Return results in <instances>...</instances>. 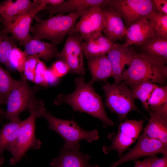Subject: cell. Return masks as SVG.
<instances>
[{
    "label": "cell",
    "instance_id": "1",
    "mask_svg": "<svg viewBox=\"0 0 167 167\" xmlns=\"http://www.w3.org/2000/svg\"><path fill=\"white\" fill-rule=\"evenodd\" d=\"M75 89L69 94H60L54 102L57 105L69 104L77 111L84 112L100 120L104 126H113V122L108 117L101 96L93 87V84L85 81L84 75L75 78Z\"/></svg>",
    "mask_w": 167,
    "mask_h": 167
},
{
    "label": "cell",
    "instance_id": "2",
    "mask_svg": "<svg viewBox=\"0 0 167 167\" xmlns=\"http://www.w3.org/2000/svg\"><path fill=\"white\" fill-rule=\"evenodd\" d=\"M128 65L121 82L128 87L145 82L166 84L167 66L156 63L135 50Z\"/></svg>",
    "mask_w": 167,
    "mask_h": 167
},
{
    "label": "cell",
    "instance_id": "3",
    "mask_svg": "<svg viewBox=\"0 0 167 167\" xmlns=\"http://www.w3.org/2000/svg\"><path fill=\"white\" fill-rule=\"evenodd\" d=\"M43 106L37 103L30 104L28 109L30 116L22 121L18 136L15 140L6 149L11 154L10 164L14 165L19 162L30 149H39L41 141L36 136L35 121L41 117Z\"/></svg>",
    "mask_w": 167,
    "mask_h": 167
},
{
    "label": "cell",
    "instance_id": "4",
    "mask_svg": "<svg viewBox=\"0 0 167 167\" xmlns=\"http://www.w3.org/2000/svg\"><path fill=\"white\" fill-rule=\"evenodd\" d=\"M86 10L50 17L45 20L35 23L32 26L30 32L36 39L49 40L57 45L74 31L77 20Z\"/></svg>",
    "mask_w": 167,
    "mask_h": 167
},
{
    "label": "cell",
    "instance_id": "5",
    "mask_svg": "<svg viewBox=\"0 0 167 167\" xmlns=\"http://www.w3.org/2000/svg\"><path fill=\"white\" fill-rule=\"evenodd\" d=\"M47 121L49 129L53 130L63 139L65 143L63 147L68 149L79 148V142L86 140L89 143L97 140L99 138L96 130L88 131L80 127L74 120H68L57 118L48 112L45 109L41 115Z\"/></svg>",
    "mask_w": 167,
    "mask_h": 167
},
{
    "label": "cell",
    "instance_id": "6",
    "mask_svg": "<svg viewBox=\"0 0 167 167\" xmlns=\"http://www.w3.org/2000/svg\"><path fill=\"white\" fill-rule=\"evenodd\" d=\"M102 87L105 106L118 115L120 121L126 119L131 111H135L143 114L135 105V99L127 85L122 82L113 84L106 83Z\"/></svg>",
    "mask_w": 167,
    "mask_h": 167
},
{
    "label": "cell",
    "instance_id": "7",
    "mask_svg": "<svg viewBox=\"0 0 167 167\" xmlns=\"http://www.w3.org/2000/svg\"><path fill=\"white\" fill-rule=\"evenodd\" d=\"M106 6L120 15L126 29L156 9L153 0H108Z\"/></svg>",
    "mask_w": 167,
    "mask_h": 167
},
{
    "label": "cell",
    "instance_id": "8",
    "mask_svg": "<svg viewBox=\"0 0 167 167\" xmlns=\"http://www.w3.org/2000/svg\"><path fill=\"white\" fill-rule=\"evenodd\" d=\"M21 75V79L17 81L7 100V109L4 117L10 121L20 120L19 114L28 109L29 102L35 96V91L29 86L23 73Z\"/></svg>",
    "mask_w": 167,
    "mask_h": 167
},
{
    "label": "cell",
    "instance_id": "9",
    "mask_svg": "<svg viewBox=\"0 0 167 167\" xmlns=\"http://www.w3.org/2000/svg\"><path fill=\"white\" fill-rule=\"evenodd\" d=\"M145 120V119L126 120L121 122L119 125L116 135L113 137L109 135L108 138L111 140L112 144L109 146H103V152L107 154L114 150L120 158L122 157L125 150L138 138L143 130Z\"/></svg>",
    "mask_w": 167,
    "mask_h": 167
},
{
    "label": "cell",
    "instance_id": "10",
    "mask_svg": "<svg viewBox=\"0 0 167 167\" xmlns=\"http://www.w3.org/2000/svg\"><path fill=\"white\" fill-rule=\"evenodd\" d=\"M83 42L80 35L73 31L68 35L63 48L57 57L67 64L70 71L79 75H84L85 72Z\"/></svg>",
    "mask_w": 167,
    "mask_h": 167
},
{
    "label": "cell",
    "instance_id": "11",
    "mask_svg": "<svg viewBox=\"0 0 167 167\" xmlns=\"http://www.w3.org/2000/svg\"><path fill=\"white\" fill-rule=\"evenodd\" d=\"M159 153L167 155V145L157 139L148 137L143 132L138 138L135 146L111 164L109 167H117L123 163L135 161L141 157H152Z\"/></svg>",
    "mask_w": 167,
    "mask_h": 167
},
{
    "label": "cell",
    "instance_id": "12",
    "mask_svg": "<svg viewBox=\"0 0 167 167\" xmlns=\"http://www.w3.org/2000/svg\"><path fill=\"white\" fill-rule=\"evenodd\" d=\"M105 25L102 9L98 6L90 7L82 14L76 23L74 32L85 41L98 33L102 32Z\"/></svg>",
    "mask_w": 167,
    "mask_h": 167
},
{
    "label": "cell",
    "instance_id": "13",
    "mask_svg": "<svg viewBox=\"0 0 167 167\" xmlns=\"http://www.w3.org/2000/svg\"><path fill=\"white\" fill-rule=\"evenodd\" d=\"M39 5L29 0H5L0 3V23L2 26L11 25Z\"/></svg>",
    "mask_w": 167,
    "mask_h": 167
},
{
    "label": "cell",
    "instance_id": "14",
    "mask_svg": "<svg viewBox=\"0 0 167 167\" xmlns=\"http://www.w3.org/2000/svg\"><path fill=\"white\" fill-rule=\"evenodd\" d=\"M135 50L131 46H126L123 44L116 43L107 54L112 68L114 83L122 81L125 66L129 64Z\"/></svg>",
    "mask_w": 167,
    "mask_h": 167
},
{
    "label": "cell",
    "instance_id": "15",
    "mask_svg": "<svg viewBox=\"0 0 167 167\" xmlns=\"http://www.w3.org/2000/svg\"><path fill=\"white\" fill-rule=\"evenodd\" d=\"M46 5L41 4L35 9L20 17L14 23L3 26L2 31L8 34L11 33L16 40L23 45L30 35V30L34 17L40 11L45 9Z\"/></svg>",
    "mask_w": 167,
    "mask_h": 167
},
{
    "label": "cell",
    "instance_id": "16",
    "mask_svg": "<svg viewBox=\"0 0 167 167\" xmlns=\"http://www.w3.org/2000/svg\"><path fill=\"white\" fill-rule=\"evenodd\" d=\"M156 36L152 25L147 17L140 19L126 29L125 41L126 46L141 45Z\"/></svg>",
    "mask_w": 167,
    "mask_h": 167
},
{
    "label": "cell",
    "instance_id": "17",
    "mask_svg": "<svg viewBox=\"0 0 167 167\" xmlns=\"http://www.w3.org/2000/svg\"><path fill=\"white\" fill-rule=\"evenodd\" d=\"M142 55L158 64H167V39L156 36L141 45H135Z\"/></svg>",
    "mask_w": 167,
    "mask_h": 167
},
{
    "label": "cell",
    "instance_id": "18",
    "mask_svg": "<svg viewBox=\"0 0 167 167\" xmlns=\"http://www.w3.org/2000/svg\"><path fill=\"white\" fill-rule=\"evenodd\" d=\"M91 157L81 152L79 149H68L62 147L60 154L49 163L52 167H100L97 164L90 165Z\"/></svg>",
    "mask_w": 167,
    "mask_h": 167
},
{
    "label": "cell",
    "instance_id": "19",
    "mask_svg": "<svg viewBox=\"0 0 167 167\" xmlns=\"http://www.w3.org/2000/svg\"><path fill=\"white\" fill-rule=\"evenodd\" d=\"M105 25L102 31L105 36L114 42L125 36L126 28L120 15L114 9L106 6L101 8Z\"/></svg>",
    "mask_w": 167,
    "mask_h": 167
},
{
    "label": "cell",
    "instance_id": "20",
    "mask_svg": "<svg viewBox=\"0 0 167 167\" xmlns=\"http://www.w3.org/2000/svg\"><path fill=\"white\" fill-rule=\"evenodd\" d=\"M24 51L28 57L30 56L41 58L45 61L57 58L59 52L56 45L36 39L31 35L23 43Z\"/></svg>",
    "mask_w": 167,
    "mask_h": 167
},
{
    "label": "cell",
    "instance_id": "21",
    "mask_svg": "<svg viewBox=\"0 0 167 167\" xmlns=\"http://www.w3.org/2000/svg\"><path fill=\"white\" fill-rule=\"evenodd\" d=\"M108 0H64L59 4L54 5H47L45 9L49 14V17L55 14L63 15L71 13L78 11L85 10L92 6L101 8L105 6Z\"/></svg>",
    "mask_w": 167,
    "mask_h": 167
},
{
    "label": "cell",
    "instance_id": "22",
    "mask_svg": "<svg viewBox=\"0 0 167 167\" xmlns=\"http://www.w3.org/2000/svg\"><path fill=\"white\" fill-rule=\"evenodd\" d=\"M91 75L89 82L92 84L97 81H106L112 76V68L106 54L85 57Z\"/></svg>",
    "mask_w": 167,
    "mask_h": 167
},
{
    "label": "cell",
    "instance_id": "23",
    "mask_svg": "<svg viewBox=\"0 0 167 167\" xmlns=\"http://www.w3.org/2000/svg\"><path fill=\"white\" fill-rule=\"evenodd\" d=\"M115 44L104 36L102 32L98 33L83 41L84 55L86 57L106 54Z\"/></svg>",
    "mask_w": 167,
    "mask_h": 167
},
{
    "label": "cell",
    "instance_id": "24",
    "mask_svg": "<svg viewBox=\"0 0 167 167\" xmlns=\"http://www.w3.org/2000/svg\"><path fill=\"white\" fill-rule=\"evenodd\" d=\"M149 113L150 118L143 132L148 137L157 139L167 145V119L152 111L149 110Z\"/></svg>",
    "mask_w": 167,
    "mask_h": 167
},
{
    "label": "cell",
    "instance_id": "25",
    "mask_svg": "<svg viewBox=\"0 0 167 167\" xmlns=\"http://www.w3.org/2000/svg\"><path fill=\"white\" fill-rule=\"evenodd\" d=\"M22 121H10L3 126L0 131V154L16 139Z\"/></svg>",
    "mask_w": 167,
    "mask_h": 167
},
{
    "label": "cell",
    "instance_id": "26",
    "mask_svg": "<svg viewBox=\"0 0 167 167\" xmlns=\"http://www.w3.org/2000/svg\"><path fill=\"white\" fill-rule=\"evenodd\" d=\"M159 86L154 83L145 82L131 86L130 88L135 99L140 101L144 109L149 112V100L154 89Z\"/></svg>",
    "mask_w": 167,
    "mask_h": 167
},
{
    "label": "cell",
    "instance_id": "27",
    "mask_svg": "<svg viewBox=\"0 0 167 167\" xmlns=\"http://www.w3.org/2000/svg\"><path fill=\"white\" fill-rule=\"evenodd\" d=\"M147 18L151 23L156 36L167 39V15L160 13L155 9Z\"/></svg>",
    "mask_w": 167,
    "mask_h": 167
},
{
    "label": "cell",
    "instance_id": "28",
    "mask_svg": "<svg viewBox=\"0 0 167 167\" xmlns=\"http://www.w3.org/2000/svg\"><path fill=\"white\" fill-rule=\"evenodd\" d=\"M16 40L0 30V63L9 68L8 58L12 49L17 46Z\"/></svg>",
    "mask_w": 167,
    "mask_h": 167
},
{
    "label": "cell",
    "instance_id": "29",
    "mask_svg": "<svg viewBox=\"0 0 167 167\" xmlns=\"http://www.w3.org/2000/svg\"><path fill=\"white\" fill-rule=\"evenodd\" d=\"M27 57L24 51L17 46L11 50L8 58L9 68H14L20 74H23L25 64Z\"/></svg>",
    "mask_w": 167,
    "mask_h": 167
},
{
    "label": "cell",
    "instance_id": "30",
    "mask_svg": "<svg viewBox=\"0 0 167 167\" xmlns=\"http://www.w3.org/2000/svg\"><path fill=\"white\" fill-rule=\"evenodd\" d=\"M17 81L11 77L0 63V97L6 103L8 95Z\"/></svg>",
    "mask_w": 167,
    "mask_h": 167
},
{
    "label": "cell",
    "instance_id": "31",
    "mask_svg": "<svg viewBox=\"0 0 167 167\" xmlns=\"http://www.w3.org/2000/svg\"><path fill=\"white\" fill-rule=\"evenodd\" d=\"M167 102V85L159 86L154 90L149 99L148 105L149 109L158 108Z\"/></svg>",
    "mask_w": 167,
    "mask_h": 167
},
{
    "label": "cell",
    "instance_id": "32",
    "mask_svg": "<svg viewBox=\"0 0 167 167\" xmlns=\"http://www.w3.org/2000/svg\"><path fill=\"white\" fill-rule=\"evenodd\" d=\"M50 69L58 78L65 75L70 71V68L67 64L60 60L54 63Z\"/></svg>",
    "mask_w": 167,
    "mask_h": 167
},
{
    "label": "cell",
    "instance_id": "33",
    "mask_svg": "<svg viewBox=\"0 0 167 167\" xmlns=\"http://www.w3.org/2000/svg\"><path fill=\"white\" fill-rule=\"evenodd\" d=\"M44 76L47 86L55 84L58 81V78L54 74L50 68L47 69L45 73Z\"/></svg>",
    "mask_w": 167,
    "mask_h": 167
},
{
    "label": "cell",
    "instance_id": "34",
    "mask_svg": "<svg viewBox=\"0 0 167 167\" xmlns=\"http://www.w3.org/2000/svg\"><path fill=\"white\" fill-rule=\"evenodd\" d=\"M39 60V58L34 56L28 57L25 64L24 69H28L35 72L36 65Z\"/></svg>",
    "mask_w": 167,
    "mask_h": 167
},
{
    "label": "cell",
    "instance_id": "35",
    "mask_svg": "<svg viewBox=\"0 0 167 167\" xmlns=\"http://www.w3.org/2000/svg\"><path fill=\"white\" fill-rule=\"evenodd\" d=\"M161 158L154 156L150 167H167V155Z\"/></svg>",
    "mask_w": 167,
    "mask_h": 167
},
{
    "label": "cell",
    "instance_id": "36",
    "mask_svg": "<svg viewBox=\"0 0 167 167\" xmlns=\"http://www.w3.org/2000/svg\"><path fill=\"white\" fill-rule=\"evenodd\" d=\"M156 10L159 12L167 15V0H153Z\"/></svg>",
    "mask_w": 167,
    "mask_h": 167
},
{
    "label": "cell",
    "instance_id": "37",
    "mask_svg": "<svg viewBox=\"0 0 167 167\" xmlns=\"http://www.w3.org/2000/svg\"><path fill=\"white\" fill-rule=\"evenodd\" d=\"M154 156L148 157L143 161L135 160V167H150Z\"/></svg>",
    "mask_w": 167,
    "mask_h": 167
},
{
    "label": "cell",
    "instance_id": "38",
    "mask_svg": "<svg viewBox=\"0 0 167 167\" xmlns=\"http://www.w3.org/2000/svg\"><path fill=\"white\" fill-rule=\"evenodd\" d=\"M47 68L45 63L40 60L37 63L35 70V75L44 76Z\"/></svg>",
    "mask_w": 167,
    "mask_h": 167
},
{
    "label": "cell",
    "instance_id": "39",
    "mask_svg": "<svg viewBox=\"0 0 167 167\" xmlns=\"http://www.w3.org/2000/svg\"><path fill=\"white\" fill-rule=\"evenodd\" d=\"M64 0H35L33 2L38 5L43 4L46 5L54 6L62 2Z\"/></svg>",
    "mask_w": 167,
    "mask_h": 167
},
{
    "label": "cell",
    "instance_id": "40",
    "mask_svg": "<svg viewBox=\"0 0 167 167\" xmlns=\"http://www.w3.org/2000/svg\"><path fill=\"white\" fill-rule=\"evenodd\" d=\"M4 161V157L2 154H0V167H1V165L3 164Z\"/></svg>",
    "mask_w": 167,
    "mask_h": 167
},
{
    "label": "cell",
    "instance_id": "41",
    "mask_svg": "<svg viewBox=\"0 0 167 167\" xmlns=\"http://www.w3.org/2000/svg\"><path fill=\"white\" fill-rule=\"evenodd\" d=\"M5 113L1 109H0V119L4 115Z\"/></svg>",
    "mask_w": 167,
    "mask_h": 167
},
{
    "label": "cell",
    "instance_id": "42",
    "mask_svg": "<svg viewBox=\"0 0 167 167\" xmlns=\"http://www.w3.org/2000/svg\"><path fill=\"white\" fill-rule=\"evenodd\" d=\"M4 103H6V102L0 97V105Z\"/></svg>",
    "mask_w": 167,
    "mask_h": 167
}]
</instances>
